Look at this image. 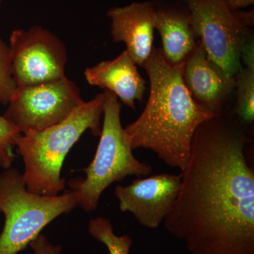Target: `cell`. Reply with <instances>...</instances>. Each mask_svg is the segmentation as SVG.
Here are the masks:
<instances>
[{"mask_svg": "<svg viewBox=\"0 0 254 254\" xmlns=\"http://www.w3.org/2000/svg\"><path fill=\"white\" fill-rule=\"evenodd\" d=\"M180 186L181 174L163 173L118 186L114 193L121 211L133 214L141 226L156 229L173 206Z\"/></svg>", "mask_w": 254, "mask_h": 254, "instance_id": "9", "label": "cell"}, {"mask_svg": "<svg viewBox=\"0 0 254 254\" xmlns=\"http://www.w3.org/2000/svg\"><path fill=\"white\" fill-rule=\"evenodd\" d=\"M21 133L4 116L0 115V170L11 168L15 159L14 148Z\"/></svg>", "mask_w": 254, "mask_h": 254, "instance_id": "16", "label": "cell"}, {"mask_svg": "<svg viewBox=\"0 0 254 254\" xmlns=\"http://www.w3.org/2000/svg\"><path fill=\"white\" fill-rule=\"evenodd\" d=\"M235 79L237 102L235 115L240 123L252 125L254 120V66H242Z\"/></svg>", "mask_w": 254, "mask_h": 254, "instance_id": "14", "label": "cell"}, {"mask_svg": "<svg viewBox=\"0 0 254 254\" xmlns=\"http://www.w3.org/2000/svg\"><path fill=\"white\" fill-rule=\"evenodd\" d=\"M83 102L76 83L65 76L17 86L3 116L21 133L41 131L66 120Z\"/></svg>", "mask_w": 254, "mask_h": 254, "instance_id": "7", "label": "cell"}, {"mask_svg": "<svg viewBox=\"0 0 254 254\" xmlns=\"http://www.w3.org/2000/svg\"><path fill=\"white\" fill-rule=\"evenodd\" d=\"M105 99L103 92L83 102L61 123L18 137L16 152L24 163L23 177L28 190L57 195L64 189L61 170L65 158L84 132L90 130L93 136H100Z\"/></svg>", "mask_w": 254, "mask_h": 254, "instance_id": "3", "label": "cell"}, {"mask_svg": "<svg viewBox=\"0 0 254 254\" xmlns=\"http://www.w3.org/2000/svg\"><path fill=\"white\" fill-rule=\"evenodd\" d=\"M29 245L34 254H60L63 250L61 246L53 245L45 235L41 234L32 241Z\"/></svg>", "mask_w": 254, "mask_h": 254, "instance_id": "18", "label": "cell"}, {"mask_svg": "<svg viewBox=\"0 0 254 254\" xmlns=\"http://www.w3.org/2000/svg\"><path fill=\"white\" fill-rule=\"evenodd\" d=\"M78 206L71 190L63 194L46 195L27 190L23 174L10 168L0 173V213L4 225L0 235V254L24 250L55 219Z\"/></svg>", "mask_w": 254, "mask_h": 254, "instance_id": "5", "label": "cell"}, {"mask_svg": "<svg viewBox=\"0 0 254 254\" xmlns=\"http://www.w3.org/2000/svg\"><path fill=\"white\" fill-rule=\"evenodd\" d=\"M11 71L16 86H30L65 76L67 52L49 30L35 26L16 29L9 38Z\"/></svg>", "mask_w": 254, "mask_h": 254, "instance_id": "8", "label": "cell"}, {"mask_svg": "<svg viewBox=\"0 0 254 254\" xmlns=\"http://www.w3.org/2000/svg\"><path fill=\"white\" fill-rule=\"evenodd\" d=\"M88 233L107 247L110 254H128L133 240L128 235L118 236L114 233L109 219L97 217L88 224Z\"/></svg>", "mask_w": 254, "mask_h": 254, "instance_id": "15", "label": "cell"}, {"mask_svg": "<svg viewBox=\"0 0 254 254\" xmlns=\"http://www.w3.org/2000/svg\"><path fill=\"white\" fill-rule=\"evenodd\" d=\"M1 1H2V0H0V3H1Z\"/></svg>", "mask_w": 254, "mask_h": 254, "instance_id": "20", "label": "cell"}, {"mask_svg": "<svg viewBox=\"0 0 254 254\" xmlns=\"http://www.w3.org/2000/svg\"><path fill=\"white\" fill-rule=\"evenodd\" d=\"M185 63L171 64L162 49L153 48L142 66L150 79L148 102L136 121L125 128L132 149L152 150L181 172L190 160L195 130L218 115L200 108L190 96L183 80Z\"/></svg>", "mask_w": 254, "mask_h": 254, "instance_id": "2", "label": "cell"}, {"mask_svg": "<svg viewBox=\"0 0 254 254\" xmlns=\"http://www.w3.org/2000/svg\"><path fill=\"white\" fill-rule=\"evenodd\" d=\"M107 16L111 20L114 41L125 43L130 58L136 65L143 66L153 48L154 3L133 2L110 8Z\"/></svg>", "mask_w": 254, "mask_h": 254, "instance_id": "11", "label": "cell"}, {"mask_svg": "<svg viewBox=\"0 0 254 254\" xmlns=\"http://www.w3.org/2000/svg\"><path fill=\"white\" fill-rule=\"evenodd\" d=\"M251 140L234 114L195 130L176 200L164 220L191 254H254V170Z\"/></svg>", "mask_w": 254, "mask_h": 254, "instance_id": "1", "label": "cell"}, {"mask_svg": "<svg viewBox=\"0 0 254 254\" xmlns=\"http://www.w3.org/2000/svg\"><path fill=\"white\" fill-rule=\"evenodd\" d=\"M227 6L232 11H236L241 8L253 5L254 0H225Z\"/></svg>", "mask_w": 254, "mask_h": 254, "instance_id": "19", "label": "cell"}, {"mask_svg": "<svg viewBox=\"0 0 254 254\" xmlns=\"http://www.w3.org/2000/svg\"><path fill=\"white\" fill-rule=\"evenodd\" d=\"M17 86L11 71L9 47L0 34V103L8 105Z\"/></svg>", "mask_w": 254, "mask_h": 254, "instance_id": "17", "label": "cell"}, {"mask_svg": "<svg viewBox=\"0 0 254 254\" xmlns=\"http://www.w3.org/2000/svg\"><path fill=\"white\" fill-rule=\"evenodd\" d=\"M84 76L90 85L112 92L133 110L136 108L135 101L141 102L146 90V81L126 50L115 59L87 68Z\"/></svg>", "mask_w": 254, "mask_h": 254, "instance_id": "12", "label": "cell"}, {"mask_svg": "<svg viewBox=\"0 0 254 254\" xmlns=\"http://www.w3.org/2000/svg\"><path fill=\"white\" fill-rule=\"evenodd\" d=\"M183 80L195 103L215 115L223 113L227 98L235 89V78L209 59L200 41L185 60Z\"/></svg>", "mask_w": 254, "mask_h": 254, "instance_id": "10", "label": "cell"}, {"mask_svg": "<svg viewBox=\"0 0 254 254\" xmlns=\"http://www.w3.org/2000/svg\"><path fill=\"white\" fill-rule=\"evenodd\" d=\"M190 13L195 37L200 38L208 58L235 78L241 63V50L254 11H232L225 0H184Z\"/></svg>", "mask_w": 254, "mask_h": 254, "instance_id": "6", "label": "cell"}, {"mask_svg": "<svg viewBox=\"0 0 254 254\" xmlns=\"http://www.w3.org/2000/svg\"><path fill=\"white\" fill-rule=\"evenodd\" d=\"M154 5L155 28L161 37L164 57L173 65L183 63L196 45L190 11Z\"/></svg>", "mask_w": 254, "mask_h": 254, "instance_id": "13", "label": "cell"}, {"mask_svg": "<svg viewBox=\"0 0 254 254\" xmlns=\"http://www.w3.org/2000/svg\"><path fill=\"white\" fill-rule=\"evenodd\" d=\"M103 124L94 158L84 169L86 178L68 182L76 195L78 206L87 213L98 207L102 193L115 182L127 176L145 177L153 172L148 164L142 163L133 154V149L121 123V105L118 97L105 91Z\"/></svg>", "mask_w": 254, "mask_h": 254, "instance_id": "4", "label": "cell"}]
</instances>
